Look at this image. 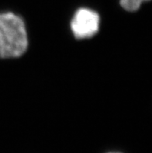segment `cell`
Listing matches in <instances>:
<instances>
[{"label": "cell", "mask_w": 152, "mask_h": 153, "mask_svg": "<svg viewBox=\"0 0 152 153\" xmlns=\"http://www.w3.org/2000/svg\"><path fill=\"white\" fill-rule=\"evenodd\" d=\"M150 0H120V5L127 11L134 12L140 9L143 2Z\"/></svg>", "instance_id": "cell-3"}, {"label": "cell", "mask_w": 152, "mask_h": 153, "mask_svg": "<svg viewBox=\"0 0 152 153\" xmlns=\"http://www.w3.org/2000/svg\"><path fill=\"white\" fill-rule=\"evenodd\" d=\"M28 38L23 19L13 13H0V58H18L26 52Z\"/></svg>", "instance_id": "cell-1"}, {"label": "cell", "mask_w": 152, "mask_h": 153, "mask_svg": "<svg viewBox=\"0 0 152 153\" xmlns=\"http://www.w3.org/2000/svg\"><path fill=\"white\" fill-rule=\"evenodd\" d=\"M109 153H119V152H109Z\"/></svg>", "instance_id": "cell-4"}, {"label": "cell", "mask_w": 152, "mask_h": 153, "mask_svg": "<svg viewBox=\"0 0 152 153\" xmlns=\"http://www.w3.org/2000/svg\"><path fill=\"white\" fill-rule=\"evenodd\" d=\"M99 16L96 12L86 8L77 10L71 19V28L78 39L89 38L98 32Z\"/></svg>", "instance_id": "cell-2"}]
</instances>
